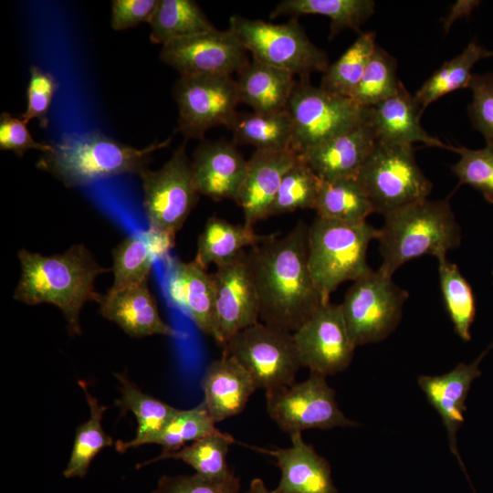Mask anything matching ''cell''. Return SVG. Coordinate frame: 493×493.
I'll list each match as a JSON object with an SVG mask.
<instances>
[{
	"label": "cell",
	"mask_w": 493,
	"mask_h": 493,
	"mask_svg": "<svg viewBox=\"0 0 493 493\" xmlns=\"http://www.w3.org/2000/svg\"><path fill=\"white\" fill-rule=\"evenodd\" d=\"M309 226L299 221L247 252L259 299V321L294 333L322 304L309 266Z\"/></svg>",
	"instance_id": "cell-1"
},
{
	"label": "cell",
	"mask_w": 493,
	"mask_h": 493,
	"mask_svg": "<svg viewBox=\"0 0 493 493\" xmlns=\"http://www.w3.org/2000/svg\"><path fill=\"white\" fill-rule=\"evenodd\" d=\"M21 276L14 299L27 305L47 303L62 312L70 336L81 334L79 316L88 301L99 303L96 278L111 268L100 266L85 245L71 246L63 253L44 256L17 252Z\"/></svg>",
	"instance_id": "cell-2"
},
{
	"label": "cell",
	"mask_w": 493,
	"mask_h": 493,
	"mask_svg": "<svg viewBox=\"0 0 493 493\" xmlns=\"http://www.w3.org/2000/svg\"><path fill=\"white\" fill-rule=\"evenodd\" d=\"M173 137L138 149L99 131L70 133L50 143L36 166L66 187H80L122 174H138L148 168L155 151L169 146Z\"/></svg>",
	"instance_id": "cell-3"
},
{
	"label": "cell",
	"mask_w": 493,
	"mask_h": 493,
	"mask_svg": "<svg viewBox=\"0 0 493 493\" xmlns=\"http://www.w3.org/2000/svg\"><path fill=\"white\" fill-rule=\"evenodd\" d=\"M377 240L383 257L377 269L393 277L404 263L425 256H446L461 243V228L447 199H425L384 215Z\"/></svg>",
	"instance_id": "cell-4"
},
{
	"label": "cell",
	"mask_w": 493,
	"mask_h": 493,
	"mask_svg": "<svg viewBox=\"0 0 493 493\" xmlns=\"http://www.w3.org/2000/svg\"><path fill=\"white\" fill-rule=\"evenodd\" d=\"M379 229L364 222L350 224L316 216L309 226V266L322 304L346 281H354L370 267L369 244Z\"/></svg>",
	"instance_id": "cell-5"
},
{
	"label": "cell",
	"mask_w": 493,
	"mask_h": 493,
	"mask_svg": "<svg viewBox=\"0 0 493 493\" xmlns=\"http://www.w3.org/2000/svg\"><path fill=\"white\" fill-rule=\"evenodd\" d=\"M228 29L253 58L291 72L299 79L324 72L330 65L327 53L309 38L298 17L273 24L240 15L229 18Z\"/></svg>",
	"instance_id": "cell-6"
},
{
	"label": "cell",
	"mask_w": 493,
	"mask_h": 493,
	"mask_svg": "<svg viewBox=\"0 0 493 493\" xmlns=\"http://www.w3.org/2000/svg\"><path fill=\"white\" fill-rule=\"evenodd\" d=\"M355 180L374 212L383 215L428 198L433 184L419 168L412 145L377 142Z\"/></svg>",
	"instance_id": "cell-7"
},
{
	"label": "cell",
	"mask_w": 493,
	"mask_h": 493,
	"mask_svg": "<svg viewBox=\"0 0 493 493\" xmlns=\"http://www.w3.org/2000/svg\"><path fill=\"white\" fill-rule=\"evenodd\" d=\"M287 110L293 124L290 151L299 155L367 121L369 108L351 98L328 92L310 83L296 81Z\"/></svg>",
	"instance_id": "cell-8"
},
{
	"label": "cell",
	"mask_w": 493,
	"mask_h": 493,
	"mask_svg": "<svg viewBox=\"0 0 493 493\" xmlns=\"http://www.w3.org/2000/svg\"><path fill=\"white\" fill-rule=\"evenodd\" d=\"M408 298L391 277L371 267L352 281L340 305L355 346L381 341L394 331Z\"/></svg>",
	"instance_id": "cell-9"
},
{
	"label": "cell",
	"mask_w": 493,
	"mask_h": 493,
	"mask_svg": "<svg viewBox=\"0 0 493 493\" xmlns=\"http://www.w3.org/2000/svg\"><path fill=\"white\" fill-rule=\"evenodd\" d=\"M223 354L238 362L257 389L266 392L294 383L302 367L293 333L261 321L234 335L223 347Z\"/></svg>",
	"instance_id": "cell-10"
},
{
	"label": "cell",
	"mask_w": 493,
	"mask_h": 493,
	"mask_svg": "<svg viewBox=\"0 0 493 493\" xmlns=\"http://www.w3.org/2000/svg\"><path fill=\"white\" fill-rule=\"evenodd\" d=\"M186 142L180 145L158 170L147 168L139 175L142 207L148 227L175 236L199 200Z\"/></svg>",
	"instance_id": "cell-11"
},
{
	"label": "cell",
	"mask_w": 493,
	"mask_h": 493,
	"mask_svg": "<svg viewBox=\"0 0 493 493\" xmlns=\"http://www.w3.org/2000/svg\"><path fill=\"white\" fill-rule=\"evenodd\" d=\"M266 404L269 417L288 435L356 425L340 409L326 376L316 372L303 382L266 392Z\"/></svg>",
	"instance_id": "cell-12"
},
{
	"label": "cell",
	"mask_w": 493,
	"mask_h": 493,
	"mask_svg": "<svg viewBox=\"0 0 493 493\" xmlns=\"http://www.w3.org/2000/svg\"><path fill=\"white\" fill-rule=\"evenodd\" d=\"M173 96L178 107L175 131L186 141L204 140L205 132L217 126L227 128L240 103L232 75L180 76Z\"/></svg>",
	"instance_id": "cell-13"
},
{
	"label": "cell",
	"mask_w": 493,
	"mask_h": 493,
	"mask_svg": "<svg viewBox=\"0 0 493 493\" xmlns=\"http://www.w3.org/2000/svg\"><path fill=\"white\" fill-rule=\"evenodd\" d=\"M302 367L324 376L346 370L351 364L353 343L340 304H321L293 333Z\"/></svg>",
	"instance_id": "cell-14"
},
{
	"label": "cell",
	"mask_w": 493,
	"mask_h": 493,
	"mask_svg": "<svg viewBox=\"0 0 493 493\" xmlns=\"http://www.w3.org/2000/svg\"><path fill=\"white\" fill-rule=\"evenodd\" d=\"M247 54L228 28H215L163 45L159 58L180 76L233 75L250 61Z\"/></svg>",
	"instance_id": "cell-15"
},
{
	"label": "cell",
	"mask_w": 493,
	"mask_h": 493,
	"mask_svg": "<svg viewBox=\"0 0 493 493\" xmlns=\"http://www.w3.org/2000/svg\"><path fill=\"white\" fill-rule=\"evenodd\" d=\"M162 289L169 305L218 342L215 291L212 273L194 260L170 256L162 262Z\"/></svg>",
	"instance_id": "cell-16"
},
{
	"label": "cell",
	"mask_w": 493,
	"mask_h": 493,
	"mask_svg": "<svg viewBox=\"0 0 493 493\" xmlns=\"http://www.w3.org/2000/svg\"><path fill=\"white\" fill-rule=\"evenodd\" d=\"M215 291L218 344L222 347L237 332L259 321V299L247 262L240 252L212 273Z\"/></svg>",
	"instance_id": "cell-17"
},
{
	"label": "cell",
	"mask_w": 493,
	"mask_h": 493,
	"mask_svg": "<svg viewBox=\"0 0 493 493\" xmlns=\"http://www.w3.org/2000/svg\"><path fill=\"white\" fill-rule=\"evenodd\" d=\"M192 171L200 195L215 202L235 201L244 181L247 160L234 142H201L193 152Z\"/></svg>",
	"instance_id": "cell-18"
},
{
	"label": "cell",
	"mask_w": 493,
	"mask_h": 493,
	"mask_svg": "<svg viewBox=\"0 0 493 493\" xmlns=\"http://www.w3.org/2000/svg\"><path fill=\"white\" fill-rule=\"evenodd\" d=\"M378 140L368 119L298 155L322 181L355 178Z\"/></svg>",
	"instance_id": "cell-19"
},
{
	"label": "cell",
	"mask_w": 493,
	"mask_h": 493,
	"mask_svg": "<svg viewBox=\"0 0 493 493\" xmlns=\"http://www.w3.org/2000/svg\"><path fill=\"white\" fill-rule=\"evenodd\" d=\"M488 351L489 349H487L469 364L460 362L448 372L436 376L421 375L417 380L429 404L439 414L446 427L451 452L463 468L457 450L456 433L464 423L466 401L471 383L481 375L478 366Z\"/></svg>",
	"instance_id": "cell-20"
},
{
	"label": "cell",
	"mask_w": 493,
	"mask_h": 493,
	"mask_svg": "<svg viewBox=\"0 0 493 493\" xmlns=\"http://www.w3.org/2000/svg\"><path fill=\"white\" fill-rule=\"evenodd\" d=\"M296 160L297 154L291 151L255 150L247 160L246 175L235 199L243 210L246 225L253 226L267 218L282 178Z\"/></svg>",
	"instance_id": "cell-21"
},
{
	"label": "cell",
	"mask_w": 493,
	"mask_h": 493,
	"mask_svg": "<svg viewBox=\"0 0 493 493\" xmlns=\"http://www.w3.org/2000/svg\"><path fill=\"white\" fill-rule=\"evenodd\" d=\"M148 281L149 278L119 291H107L99 301L100 313L133 338L152 335L175 337L176 330L160 314Z\"/></svg>",
	"instance_id": "cell-22"
},
{
	"label": "cell",
	"mask_w": 493,
	"mask_h": 493,
	"mask_svg": "<svg viewBox=\"0 0 493 493\" xmlns=\"http://www.w3.org/2000/svg\"><path fill=\"white\" fill-rule=\"evenodd\" d=\"M287 448L256 449L276 459L280 469L278 493H338L328 460L302 438V433L289 435Z\"/></svg>",
	"instance_id": "cell-23"
},
{
	"label": "cell",
	"mask_w": 493,
	"mask_h": 493,
	"mask_svg": "<svg viewBox=\"0 0 493 493\" xmlns=\"http://www.w3.org/2000/svg\"><path fill=\"white\" fill-rule=\"evenodd\" d=\"M175 236L151 228L137 230L123 238L112 250L115 292L148 279L152 267L171 256Z\"/></svg>",
	"instance_id": "cell-24"
},
{
	"label": "cell",
	"mask_w": 493,
	"mask_h": 493,
	"mask_svg": "<svg viewBox=\"0 0 493 493\" xmlns=\"http://www.w3.org/2000/svg\"><path fill=\"white\" fill-rule=\"evenodd\" d=\"M423 110L403 82L392 97L369 108L368 121L378 142L412 145L422 142L427 146L451 150L441 140L430 135L421 125Z\"/></svg>",
	"instance_id": "cell-25"
},
{
	"label": "cell",
	"mask_w": 493,
	"mask_h": 493,
	"mask_svg": "<svg viewBox=\"0 0 493 493\" xmlns=\"http://www.w3.org/2000/svg\"><path fill=\"white\" fill-rule=\"evenodd\" d=\"M201 388L203 403L215 423L240 414L257 390L246 369L225 354L208 364Z\"/></svg>",
	"instance_id": "cell-26"
},
{
	"label": "cell",
	"mask_w": 493,
	"mask_h": 493,
	"mask_svg": "<svg viewBox=\"0 0 493 493\" xmlns=\"http://www.w3.org/2000/svg\"><path fill=\"white\" fill-rule=\"evenodd\" d=\"M294 77L291 72L252 58L236 72L239 102L259 113L286 110L296 83Z\"/></svg>",
	"instance_id": "cell-27"
},
{
	"label": "cell",
	"mask_w": 493,
	"mask_h": 493,
	"mask_svg": "<svg viewBox=\"0 0 493 493\" xmlns=\"http://www.w3.org/2000/svg\"><path fill=\"white\" fill-rule=\"evenodd\" d=\"M114 375L121 393L115 405L122 412V415L127 412L132 413L138 423L132 439L118 440L115 443L116 450L124 453L131 448L152 444L179 409L142 392L126 374L115 372Z\"/></svg>",
	"instance_id": "cell-28"
},
{
	"label": "cell",
	"mask_w": 493,
	"mask_h": 493,
	"mask_svg": "<svg viewBox=\"0 0 493 493\" xmlns=\"http://www.w3.org/2000/svg\"><path fill=\"white\" fill-rule=\"evenodd\" d=\"M276 235L277 233L260 235L253 226L245 223L234 224L217 216H211L198 236L194 260L205 269L212 264L217 267L235 258L245 247H253Z\"/></svg>",
	"instance_id": "cell-29"
},
{
	"label": "cell",
	"mask_w": 493,
	"mask_h": 493,
	"mask_svg": "<svg viewBox=\"0 0 493 493\" xmlns=\"http://www.w3.org/2000/svg\"><path fill=\"white\" fill-rule=\"evenodd\" d=\"M227 129L233 142L258 151H290L293 124L288 110L273 113L236 111Z\"/></svg>",
	"instance_id": "cell-30"
},
{
	"label": "cell",
	"mask_w": 493,
	"mask_h": 493,
	"mask_svg": "<svg viewBox=\"0 0 493 493\" xmlns=\"http://www.w3.org/2000/svg\"><path fill=\"white\" fill-rule=\"evenodd\" d=\"M372 0H283L270 13V19L281 16L298 17L320 15L330 18L329 39L345 29L360 31L361 26L373 14Z\"/></svg>",
	"instance_id": "cell-31"
},
{
	"label": "cell",
	"mask_w": 493,
	"mask_h": 493,
	"mask_svg": "<svg viewBox=\"0 0 493 493\" xmlns=\"http://www.w3.org/2000/svg\"><path fill=\"white\" fill-rule=\"evenodd\" d=\"M148 24L150 40L162 45L216 28L194 0H159Z\"/></svg>",
	"instance_id": "cell-32"
},
{
	"label": "cell",
	"mask_w": 493,
	"mask_h": 493,
	"mask_svg": "<svg viewBox=\"0 0 493 493\" xmlns=\"http://www.w3.org/2000/svg\"><path fill=\"white\" fill-rule=\"evenodd\" d=\"M492 55L491 50L471 41L459 55L445 61L414 95L422 110L444 95L468 88L475 64Z\"/></svg>",
	"instance_id": "cell-33"
},
{
	"label": "cell",
	"mask_w": 493,
	"mask_h": 493,
	"mask_svg": "<svg viewBox=\"0 0 493 493\" xmlns=\"http://www.w3.org/2000/svg\"><path fill=\"white\" fill-rule=\"evenodd\" d=\"M89 409V417L76 429L74 443L68 465L63 472L67 478L86 476L93 459L100 452L114 444L113 439L102 427L105 405L89 392L84 380L78 381Z\"/></svg>",
	"instance_id": "cell-34"
},
{
	"label": "cell",
	"mask_w": 493,
	"mask_h": 493,
	"mask_svg": "<svg viewBox=\"0 0 493 493\" xmlns=\"http://www.w3.org/2000/svg\"><path fill=\"white\" fill-rule=\"evenodd\" d=\"M234 437L217 429L215 432L192 442L184 447L159 456L137 465V468L163 459L181 460L209 478H225L234 473L226 463V456Z\"/></svg>",
	"instance_id": "cell-35"
},
{
	"label": "cell",
	"mask_w": 493,
	"mask_h": 493,
	"mask_svg": "<svg viewBox=\"0 0 493 493\" xmlns=\"http://www.w3.org/2000/svg\"><path fill=\"white\" fill-rule=\"evenodd\" d=\"M374 31L361 32L355 41L322 73L320 87L351 98L376 47Z\"/></svg>",
	"instance_id": "cell-36"
},
{
	"label": "cell",
	"mask_w": 493,
	"mask_h": 493,
	"mask_svg": "<svg viewBox=\"0 0 493 493\" xmlns=\"http://www.w3.org/2000/svg\"><path fill=\"white\" fill-rule=\"evenodd\" d=\"M317 215L350 224L367 222L373 207L355 178L322 182Z\"/></svg>",
	"instance_id": "cell-37"
},
{
	"label": "cell",
	"mask_w": 493,
	"mask_h": 493,
	"mask_svg": "<svg viewBox=\"0 0 493 493\" xmlns=\"http://www.w3.org/2000/svg\"><path fill=\"white\" fill-rule=\"evenodd\" d=\"M437 258L440 288L446 311L456 334L465 341L471 339L470 328L476 316L472 288L458 267L446 256Z\"/></svg>",
	"instance_id": "cell-38"
},
{
	"label": "cell",
	"mask_w": 493,
	"mask_h": 493,
	"mask_svg": "<svg viewBox=\"0 0 493 493\" xmlns=\"http://www.w3.org/2000/svg\"><path fill=\"white\" fill-rule=\"evenodd\" d=\"M322 181L297 155V160L282 178L267 217L300 209H314Z\"/></svg>",
	"instance_id": "cell-39"
},
{
	"label": "cell",
	"mask_w": 493,
	"mask_h": 493,
	"mask_svg": "<svg viewBox=\"0 0 493 493\" xmlns=\"http://www.w3.org/2000/svg\"><path fill=\"white\" fill-rule=\"evenodd\" d=\"M401 84L395 58L376 45L351 99L361 107L370 108L393 96Z\"/></svg>",
	"instance_id": "cell-40"
},
{
	"label": "cell",
	"mask_w": 493,
	"mask_h": 493,
	"mask_svg": "<svg viewBox=\"0 0 493 493\" xmlns=\"http://www.w3.org/2000/svg\"><path fill=\"white\" fill-rule=\"evenodd\" d=\"M215 424L202 402L191 409H179L152 444L162 446V453L173 452L215 432Z\"/></svg>",
	"instance_id": "cell-41"
},
{
	"label": "cell",
	"mask_w": 493,
	"mask_h": 493,
	"mask_svg": "<svg viewBox=\"0 0 493 493\" xmlns=\"http://www.w3.org/2000/svg\"><path fill=\"white\" fill-rule=\"evenodd\" d=\"M460 159L451 166L459 184H467L479 191L485 199L493 204V144L486 143L481 149L464 146L454 147Z\"/></svg>",
	"instance_id": "cell-42"
},
{
	"label": "cell",
	"mask_w": 493,
	"mask_h": 493,
	"mask_svg": "<svg viewBox=\"0 0 493 493\" xmlns=\"http://www.w3.org/2000/svg\"><path fill=\"white\" fill-rule=\"evenodd\" d=\"M29 82L26 89L27 107L20 119L27 124L32 119H37L39 126L46 129L49 124V109L59 83L50 72L37 65L29 68Z\"/></svg>",
	"instance_id": "cell-43"
},
{
	"label": "cell",
	"mask_w": 493,
	"mask_h": 493,
	"mask_svg": "<svg viewBox=\"0 0 493 493\" xmlns=\"http://www.w3.org/2000/svg\"><path fill=\"white\" fill-rule=\"evenodd\" d=\"M468 89L472 100L467 105V114L486 143L493 144V73L473 74Z\"/></svg>",
	"instance_id": "cell-44"
},
{
	"label": "cell",
	"mask_w": 493,
	"mask_h": 493,
	"mask_svg": "<svg viewBox=\"0 0 493 493\" xmlns=\"http://www.w3.org/2000/svg\"><path fill=\"white\" fill-rule=\"evenodd\" d=\"M240 479L235 473L225 478H209L198 474L160 477L151 493H238Z\"/></svg>",
	"instance_id": "cell-45"
},
{
	"label": "cell",
	"mask_w": 493,
	"mask_h": 493,
	"mask_svg": "<svg viewBox=\"0 0 493 493\" xmlns=\"http://www.w3.org/2000/svg\"><path fill=\"white\" fill-rule=\"evenodd\" d=\"M0 149L11 151L16 156L22 157L32 149L46 152L51 149V144L35 141L26 123L20 118L3 112L0 116Z\"/></svg>",
	"instance_id": "cell-46"
},
{
	"label": "cell",
	"mask_w": 493,
	"mask_h": 493,
	"mask_svg": "<svg viewBox=\"0 0 493 493\" xmlns=\"http://www.w3.org/2000/svg\"><path fill=\"white\" fill-rule=\"evenodd\" d=\"M159 0H113L111 3V27L121 31L149 23Z\"/></svg>",
	"instance_id": "cell-47"
},
{
	"label": "cell",
	"mask_w": 493,
	"mask_h": 493,
	"mask_svg": "<svg viewBox=\"0 0 493 493\" xmlns=\"http://www.w3.org/2000/svg\"><path fill=\"white\" fill-rule=\"evenodd\" d=\"M478 1H466L459 0L456 1L452 6L446 16L443 20V26L446 33L448 32L451 25L458 18L467 16L470 12L478 5Z\"/></svg>",
	"instance_id": "cell-48"
},
{
	"label": "cell",
	"mask_w": 493,
	"mask_h": 493,
	"mask_svg": "<svg viewBox=\"0 0 493 493\" xmlns=\"http://www.w3.org/2000/svg\"><path fill=\"white\" fill-rule=\"evenodd\" d=\"M246 493H278L276 488L268 489L261 478H254Z\"/></svg>",
	"instance_id": "cell-49"
}]
</instances>
